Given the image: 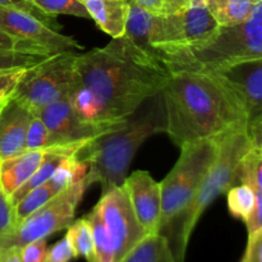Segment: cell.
<instances>
[{"label": "cell", "mask_w": 262, "mask_h": 262, "mask_svg": "<svg viewBox=\"0 0 262 262\" xmlns=\"http://www.w3.org/2000/svg\"><path fill=\"white\" fill-rule=\"evenodd\" d=\"M241 262H262V230L248 237L247 248Z\"/></svg>", "instance_id": "obj_35"}, {"label": "cell", "mask_w": 262, "mask_h": 262, "mask_svg": "<svg viewBox=\"0 0 262 262\" xmlns=\"http://www.w3.org/2000/svg\"><path fill=\"white\" fill-rule=\"evenodd\" d=\"M0 28L18 40L42 46L54 53L83 49L73 37L63 35L31 13L18 8L0 7Z\"/></svg>", "instance_id": "obj_12"}, {"label": "cell", "mask_w": 262, "mask_h": 262, "mask_svg": "<svg viewBox=\"0 0 262 262\" xmlns=\"http://www.w3.org/2000/svg\"><path fill=\"white\" fill-rule=\"evenodd\" d=\"M138 7L158 17L177 14L191 5L192 0H133Z\"/></svg>", "instance_id": "obj_27"}, {"label": "cell", "mask_w": 262, "mask_h": 262, "mask_svg": "<svg viewBox=\"0 0 262 262\" xmlns=\"http://www.w3.org/2000/svg\"><path fill=\"white\" fill-rule=\"evenodd\" d=\"M214 77L237 100L247 115V130L256 145L262 141V58L238 61L204 72Z\"/></svg>", "instance_id": "obj_10"}, {"label": "cell", "mask_w": 262, "mask_h": 262, "mask_svg": "<svg viewBox=\"0 0 262 262\" xmlns=\"http://www.w3.org/2000/svg\"><path fill=\"white\" fill-rule=\"evenodd\" d=\"M135 216L146 234L159 233L161 215V187L150 173L133 171L123 182Z\"/></svg>", "instance_id": "obj_14"}, {"label": "cell", "mask_w": 262, "mask_h": 262, "mask_svg": "<svg viewBox=\"0 0 262 262\" xmlns=\"http://www.w3.org/2000/svg\"><path fill=\"white\" fill-rule=\"evenodd\" d=\"M168 79L169 72L155 55L123 35L104 48L77 54L68 99L82 120L115 130Z\"/></svg>", "instance_id": "obj_1"}, {"label": "cell", "mask_w": 262, "mask_h": 262, "mask_svg": "<svg viewBox=\"0 0 262 262\" xmlns=\"http://www.w3.org/2000/svg\"><path fill=\"white\" fill-rule=\"evenodd\" d=\"M262 58V0H255L247 19L220 26L207 41L159 56L166 71L209 72L238 61Z\"/></svg>", "instance_id": "obj_4"}, {"label": "cell", "mask_w": 262, "mask_h": 262, "mask_svg": "<svg viewBox=\"0 0 262 262\" xmlns=\"http://www.w3.org/2000/svg\"><path fill=\"white\" fill-rule=\"evenodd\" d=\"M228 209L233 216L246 220L256 207H262V192L246 184H235L228 189Z\"/></svg>", "instance_id": "obj_22"}, {"label": "cell", "mask_w": 262, "mask_h": 262, "mask_svg": "<svg viewBox=\"0 0 262 262\" xmlns=\"http://www.w3.org/2000/svg\"><path fill=\"white\" fill-rule=\"evenodd\" d=\"M45 148L26 150L13 158L0 160V187L10 196L33 176L40 166Z\"/></svg>", "instance_id": "obj_16"}, {"label": "cell", "mask_w": 262, "mask_h": 262, "mask_svg": "<svg viewBox=\"0 0 262 262\" xmlns=\"http://www.w3.org/2000/svg\"><path fill=\"white\" fill-rule=\"evenodd\" d=\"M8 99H9V96H0V110L3 109V106H4L5 102L8 101Z\"/></svg>", "instance_id": "obj_37"}, {"label": "cell", "mask_w": 262, "mask_h": 262, "mask_svg": "<svg viewBox=\"0 0 262 262\" xmlns=\"http://www.w3.org/2000/svg\"><path fill=\"white\" fill-rule=\"evenodd\" d=\"M165 127V107L160 91L145 100L122 127L97 136L82 146L74 154V159L87 165L83 178L87 188L100 183L104 194L120 186L127 177L136 151L146 138L164 132Z\"/></svg>", "instance_id": "obj_3"}, {"label": "cell", "mask_w": 262, "mask_h": 262, "mask_svg": "<svg viewBox=\"0 0 262 262\" xmlns=\"http://www.w3.org/2000/svg\"><path fill=\"white\" fill-rule=\"evenodd\" d=\"M0 262H22L20 248L10 247L0 251Z\"/></svg>", "instance_id": "obj_36"}, {"label": "cell", "mask_w": 262, "mask_h": 262, "mask_svg": "<svg viewBox=\"0 0 262 262\" xmlns=\"http://www.w3.org/2000/svg\"><path fill=\"white\" fill-rule=\"evenodd\" d=\"M36 115L42 119L50 132L51 146L84 142L112 132L82 120L72 107L68 96L46 105L38 110Z\"/></svg>", "instance_id": "obj_13"}, {"label": "cell", "mask_w": 262, "mask_h": 262, "mask_svg": "<svg viewBox=\"0 0 262 262\" xmlns=\"http://www.w3.org/2000/svg\"><path fill=\"white\" fill-rule=\"evenodd\" d=\"M32 113L9 99L0 110V160L13 158L27 150L26 138Z\"/></svg>", "instance_id": "obj_15"}, {"label": "cell", "mask_w": 262, "mask_h": 262, "mask_svg": "<svg viewBox=\"0 0 262 262\" xmlns=\"http://www.w3.org/2000/svg\"><path fill=\"white\" fill-rule=\"evenodd\" d=\"M14 227V206L10 202L9 196L0 187V238L8 234Z\"/></svg>", "instance_id": "obj_30"}, {"label": "cell", "mask_w": 262, "mask_h": 262, "mask_svg": "<svg viewBox=\"0 0 262 262\" xmlns=\"http://www.w3.org/2000/svg\"><path fill=\"white\" fill-rule=\"evenodd\" d=\"M0 7H10V8H18V9L26 10V12L31 13L32 15L37 17L38 19H41L42 22H45L46 25L50 26L54 30L59 31L60 26L56 22L55 17H51V15L45 14L43 12H41L36 5H33L31 3V0H0Z\"/></svg>", "instance_id": "obj_29"}, {"label": "cell", "mask_w": 262, "mask_h": 262, "mask_svg": "<svg viewBox=\"0 0 262 262\" xmlns=\"http://www.w3.org/2000/svg\"><path fill=\"white\" fill-rule=\"evenodd\" d=\"M165 132L177 146L216 138L230 128L247 123L237 100L209 73L176 71L161 90Z\"/></svg>", "instance_id": "obj_2"}, {"label": "cell", "mask_w": 262, "mask_h": 262, "mask_svg": "<svg viewBox=\"0 0 262 262\" xmlns=\"http://www.w3.org/2000/svg\"><path fill=\"white\" fill-rule=\"evenodd\" d=\"M96 207L112 239L114 248L113 262H120L125 253L146 235L136 219L123 184L102 194Z\"/></svg>", "instance_id": "obj_11"}, {"label": "cell", "mask_w": 262, "mask_h": 262, "mask_svg": "<svg viewBox=\"0 0 262 262\" xmlns=\"http://www.w3.org/2000/svg\"><path fill=\"white\" fill-rule=\"evenodd\" d=\"M48 49H22V50L0 53V73L19 68H30L49 56L54 55Z\"/></svg>", "instance_id": "obj_24"}, {"label": "cell", "mask_w": 262, "mask_h": 262, "mask_svg": "<svg viewBox=\"0 0 262 262\" xmlns=\"http://www.w3.org/2000/svg\"><path fill=\"white\" fill-rule=\"evenodd\" d=\"M219 27L202 0H192L191 5L183 12L166 17L154 15L148 46L159 59L166 51L205 42Z\"/></svg>", "instance_id": "obj_9"}, {"label": "cell", "mask_w": 262, "mask_h": 262, "mask_svg": "<svg viewBox=\"0 0 262 262\" xmlns=\"http://www.w3.org/2000/svg\"><path fill=\"white\" fill-rule=\"evenodd\" d=\"M73 252H72L71 245L66 237L59 241L49 250H46L43 262H71L73 260Z\"/></svg>", "instance_id": "obj_31"}, {"label": "cell", "mask_w": 262, "mask_h": 262, "mask_svg": "<svg viewBox=\"0 0 262 262\" xmlns=\"http://www.w3.org/2000/svg\"><path fill=\"white\" fill-rule=\"evenodd\" d=\"M50 146V132L48 127L38 115L33 114L27 130L26 147L27 150H36V148H48Z\"/></svg>", "instance_id": "obj_28"}, {"label": "cell", "mask_w": 262, "mask_h": 262, "mask_svg": "<svg viewBox=\"0 0 262 262\" xmlns=\"http://www.w3.org/2000/svg\"><path fill=\"white\" fill-rule=\"evenodd\" d=\"M67 229L66 238L71 245L73 257H83L87 262H99L95 250L94 235L86 217L73 222Z\"/></svg>", "instance_id": "obj_21"}, {"label": "cell", "mask_w": 262, "mask_h": 262, "mask_svg": "<svg viewBox=\"0 0 262 262\" xmlns=\"http://www.w3.org/2000/svg\"><path fill=\"white\" fill-rule=\"evenodd\" d=\"M120 262H176L170 245L163 233L146 234L124 255Z\"/></svg>", "instance_id": "obj_19"}, {"label": "cell", "mask_w": 262, "mask_h": 262, "mask_svg": "<svg viewBox=\"0 0 262 262\" xmlns=\"http://www.w3.org/2000/svg\"><path fill=\"white\" fill-rule=\"evenodd\" d=\"M217 138H205L181 146V156L161 187L160 229L170 227L196 196L202 179L217 154Z\"/></svg>", "instance_id": "obj_6"}, {"label": "cell", "mask_w": 262, "mask_h": 262, "mask_svg": "<svg viewBox=\"0 0 262 262\" xmlns=\"http://www.w3.org/2000/svg\"><path fill=\"white\" fill-rule=\"evenodd\" d=\"M90 18L112 38L122 37L125 33L129 0H87L83 3Z\"/></svg>", "instance_id": "obj_18"}, {"label": "cell", "mask_w": 262, "mask_h": 262, "mask_svg": "<svg viewBox=\"0 0 262 262\" xmlns=\"http://www.w3.org/2000/svg\"><path fill=\"white\" fill-rule=\"evenodd\" d=\"M219 26L239 25L247 19L255 0H202Z\"/></svg>", "instance_id": "obj_20"}, {"label": "cell", "mask_w": 262, "mask_h": 262, "mask_svg": "<svg viewBox=\"0 0 262 262\" xmlns=\"http://www.w3.org/2000/svg\"><path fill=\"white\" fill-rule=\"evenodd\" d=\"M83 179L61 189L59 193L35 212L15 225L8 234L0 238V251L10 247L22 248L33 241L48 238L67 229L74 222L77 206L86 191Z\"/></svg>", "instance_id": "obj_8"}, {"label": "cell", "mask_w": 262, "mask_h": 262, "mask_svg": "<svg viewBox=\"0 0 262 262\" xmlns=\"http://www.w3.org/2000/svg\"><path fill=\"white\" fill-rule=\"evenodd\" d=\"M87 142H89V141L68 143V145L60 146H50V147L45 148V154H43V158L42 160H41V164L37 168V170L33 173V176L31 177L25 184H22L14 193L9 196L10 202H12L13 206H15V205H17L18 202L31 191V189L36 188V187L40 186V184L48 182L49 179L53 177V174L55 173L58 166L60 165L66 159L74 156V154H76L82 146L86 145Z\"/></svg>", "instance_id": "obj_17"}, {"label": "cell", "mask_w": 262, "mask_h": 262, "mask_svg": "<svg viewBox=\"0 0 262 262\" xmlns=\"http://www.w3.org/2000/svg\"><path fill=\"white\" fill-rule=\"evenodd\" d=\"M77 51H61L26 71L10 97L36 114L46 105L69 96Z\"/></svg>", "instance_id": "obj_7"}, {"label": "cell", "mask_w": 262, "mask_h": 262, "mask_svg": "<svg viewBox=\"0 0 262 262\" xmlns=\"http://www.w3.org/2000/svg\"><path fill=\"white\" fill-rule=\"evenodd\" d=\"M78 2H81L82 4H83V3H84V2H87V0H78Z\"/></svg>", "instance_id": "obj_38"}, {"label": "cell", "mask_w": 262, "mask_h": 262, "mask_svg": "<svg viewBox=\"0 0 262 262\" xmlns=\"http://www.w3.org/2000/svg\"><path fill=\"white\" fill-rule=\"evenodd\" d=\"M86 220L91 227L92 235H94L95 250H96L97 261L99 262H113L114 261V248H113L112 239L106 232L104 223H102L100 212L95 206L89 215H86Z\"/></svg>", "instance_id": "obj_25"}, {"label": "cell", "mask_w": 262, "mask_h": 262, "mask_svg": "<svg viewBox=\"0 0 262 262\" xmlns=\"http://www.w3.org/2000/svg\"><path fill=\"white\" fill-rule=\"evenodd\" d=\"M31 3L41 12L51 17L67 14L79 18H90L86 7L78 0H31Z\"/></svg>", "instance_id": "obj_26"}, {"label": "cell", "mask_w": 262, "mask_h": 262, "mask_svg": "<svg viewBox=\"0 0 262 262\" xmlns=\"http://www.w3.org/2000/svg\"><path fill=\"white\" fill-rule=\"evenodd\" d=\"M22 49H45V48L35 45V43L25 42V41L18 40V38L13 37V36H10L9 33H7L5 31H3L2 28H0V53H5V51L22 50Z\"/></svg>", "instance_id": "obj_34"}, {"label": "cell", "mask_w": 262, "mask_h": 262, "mask_svg": "<svg viewBox=\"0 0 262 262\" xmlns=\"http://www.w3.org/2000/svg\"><path fill=\"white\" fill-rule=\"evenodd\" d=\"M216 138L219 145L216 158L202 179L194 199L178 217L181 223L174 238V248H171L176 262L184 261L188 241L205 210L217 196L235 186V176L241 160L253 147L252 140L248 135L247 123H241Z\"/></svg>", "instance_id": "obj_5"}, {"label": "cell", "mask_w": 262, "mask_h": 262, "mask_svg": "<svg viewBox=\"0 0 262 262\" xmlns=\"http://www.w3.org/2000/svg\"><path fill=\"white\" fill-rule=\"evenodd\" d=\"M46 250H48L46 238H41V239L33 241V242L23 246L20 248L22 262H43Z\"/></svg>", "instance_id": "obj_32"}, {"label": "cell", "mask_w": 262, "mask_h": 262, "mask_svg": "<svg viewBox=\"0 0 262 262\" xmlns=\"http://www.w3.org/2000/svg\"><path fill=\"white\" fill-rule=\"evenodd\" d=\"M60 191L56 189L53 182L49 179L45 183L40 184L36 188L31 189L19 202L14 206V220L15 225L20 224L27 216H30L32 212L40 209L42 205H45L49 200L53 199L56 193Z\"/></svg>", "instance_id": "obj_23"}, {"label": "cell", "mask_w": 262, "mask_h": 262, "mask_svg": "<svg viewBox=\"0 0 262 262\" xmlns=\"http://www.w3.org/2000/svg\"><path fill=\"white\" fill-rule=\"evenodd\" d=\"M31 68V67H30ZM28 68L13 69L0 73V96H9Z\"/></svg>", "instance_id": "obj_33"}]
</instances>
